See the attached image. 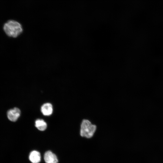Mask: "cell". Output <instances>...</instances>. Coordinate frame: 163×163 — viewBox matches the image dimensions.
I'll return each instance as SVG.
<instances>
[{
  "label": "cell",
  "mask_w": 163,
  "mask_h": 163,
  "mask_svg": "<svg viewBox=\"0 0 163 163\" xmlns=\"http://www.w3.org/2000/svg\"><path fill=\"white\" fill-rule=\"evenodd\" d=\"M3 28L7 36L13 38L17 37L23 31V28L21 24L13 20L7 21L4 24Z\"/></svg>",
  "instance_id": "1"
},
{
  "label": "cell",
  "mask_w": 163,
  "mask_h": 163,
  "mask_svg": "<svg viewBox=\"0 0 163 163\" xmlns=\"http://www.w3.org/2000/svg\"><path fill=\"white\" fill-rule=\"evenodd\" d=\"M96 129L95 125L92 124L88 120H83L81 126L80 135L88 138L92 137Z\"/></svg>",
  "instance_id": "2"
},
{
  "label": "cell",
  "mask_w": 163,
  "mask_h": 163,
  "mask_svg": "<svg viewBox=\"0 0 163 163\" xmlns=\"http://www.w3.org/2000/svg\"><path fill=\"white\" fill-rule=\"evenodd\" d=\"M20 110L17 107L11 109L7 113L8 119L11 121L15 122L17 120L20 115Z\"/></svg>",
  "instance_id": "3"
},
{
  "label": "cell",
  "mask_w": 163,
  "mask_h": 163,
  "mask_svg": "<svg viewBox=\"0 0 163 163\" xmlns=\"http://www.w3.org/2000/svg\"><path fill=\"white\" fill-rule=\"evenodd\" d=\"M45 161L46 163H57L58 160L56 155L52 152H46L44 156Z\"/></svg>",
  "instance_id": "4"
},
{
  "label": "cell",
  "mask_w": 163,
  "mask_h": 163,
  "mask_svg": "<svg viewBox=\"0 0 163 163\" xmlns=\"http://www.w3.org/2000/svg\"><path fill=\"white\" fill-rule=\"evenodd\" d=\"M41 110L44 115L50 116L52 114L53 111L52 105L50 103H45L41 106Z\"/></svg>",
  "instance_id": "5"
},
{
  "label": "cell",
  "mask_w": 163,
  "mask_h": 163,
  "mask_svg": "<svg viewBox=\"0 0 163 163\" xmlns=\"http://www.w3.org/2000/svg\"><path fill=\"white\" fill-rule=\"evenodd\" d=\"M29 159L32 163H39L41 160L40 153L36 150L32 151L30 154Z\"/></svg>",
  "instance_id": "6"
},
{
  "label": "cell",
  "mask_w": 163,
  "mask_h": 163,
  "mask_svg": "<svg viewBox=\"0 0 163 163\" xmlns=\"http://www.w3.org/2000/svg\"><path fill=\"white\" fill-rule=\"evenodd\" d=\"M35 126L40 131L45 130L47 128L46 123L43 120L38 119L35 122Z\"/></svg>",
  "instance_id": "7"
}]
</instances>
